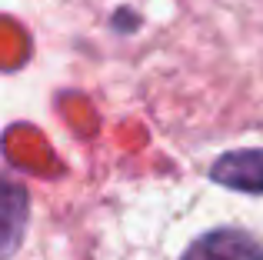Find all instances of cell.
Listing matches in <instances>:
<instances>
[{
    "label": "cell",
    "instance_id": "1",
    "mask_svg": "<svg viewBox=\"0 0 263 260\" xmlns=\"http://www.w3.org/2000/svg\"><path fill=\"white\" fill-rule=\"evenodd\" d=\"M180 260H263V244L240 227H217L193 237Z\"/></svg>",
    "mask_w": 263,
    "mask_h": 260
},
{
    "label": "cell",
    "instance_id": "3",
    "mask_svg": "<svg viewBox=\"0 0 263 260\" xmlns=\"http://www.w3.org/2000/svg\"><path fill=\"white\" fill-rule=\"evenodd\" d=\"M210 174H213V180L227 183V187L263 194V154L260 150H250V154H227L223 160L213 163Z\"/></svg>",
    "mask_w": 263,
    "mask_h": 260
},
{
    "label": "cell",
    "instance_id": "2",
    "mask_svg": "<svg viewBox=\"0 0 263 260\" xmlns=\"http://www.w3.org/2000/svg\"><path fill=\"white\" fill-rule=\"evenodd\" d=\"M27 227V194L13 183L0 180V260H7L20 247Z\"/></svg>",
    "mask_w": 263,
    "mask_h": 260
}]
</instances>
